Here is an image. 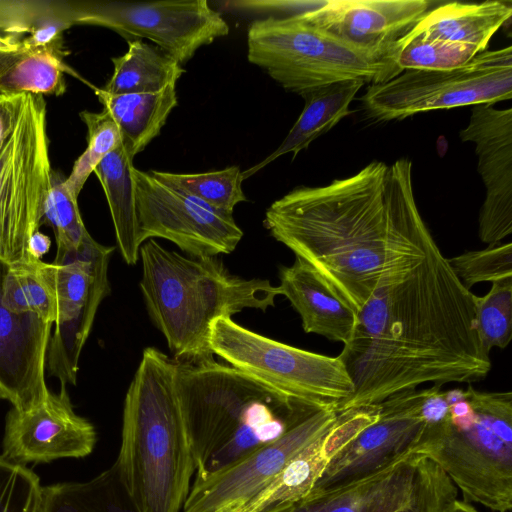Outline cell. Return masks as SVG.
Segmentation results:
<instances>
[{
  "mask_svg": "<svg viewBox=\"0 0 512 512\" xmlns=\"http://www.w3.org/2000/svg\"><path fill=\"white\" fill-rule=\"evenodd\" d=\"M475 297L434 240L415 267L382 279L338 355L354 385L338 412L424 384L485 378L491 360L475 329Z\"/></svg>",
  "mask_w": 512,
  "mask_h": 512,
  "instance_id": "1",
  "label": "cell"
},
{
  "mask_svg": "<svg viewBox=\"0 0 512 512\" xmlns=\"http://www.w3.org/2000/svg\"><path fill=\"white\" fill-rule=\"evenodd\" d=\"M271 236L358 313L390 274L415 267L434 240L416 204L412 162L372 161L321 187H297L266 210Z\"/></svg>",
  "mask_w": 512,
  "mask_h": 512,
  "instance_id": "2",
  "label": "cell"
},
{
  "mask_svg": "<svg viewBox=\"0 0 512 512\" xmlns=\"http://www.w3.org/2000/svg\"><path fill=\"white\" fill-rule=\"evenodd\" d=\"M175 372L174 358L146 347L126 392L114 465L140 512H180L196 471Z\"/></svg>",
  "mask_w": 512,
  "mask_h": 512,
  "instance_id": "3",
  "label": "cell"
},
{
  "mask_svg": "<svg viewBox=\"0 0 512 512\" xmlns=\"http://www.w3.org/2000/svg\"><path fill=\"white\" fill-rule=\"evenodd\" d=\"M139 259L146 309L176 360L212 356L208 342L216 319L247 308L266 311L280 295L267 279L241 278L217 257L185 256L154 239L141 245Z\"/></svg>",
  "mask_w": 512,
  "mask_h": 512,
  "instance_id": "4",
  "label": "cell"
},
{
  "mask_svg": "<svg viewBox=\"0 0 512 512\" xmlns=\"http://www.w3.org/2000/svg\"><path fill=\"white\" fill-rule=\"evenodd\" d=\"M472 409L425 426L410 453L437 464L466 502L496 512L512 509V393L468 386Z\"/></svg>",
  "mask_w": 512,
  "mask_h": 512,
  "instance_id": "5",
  "label": "cell"
},
{
  "mask_svg": "<svg viewBox=\"0 0 512 512\" xmlns=\"http://www.w3.org/2000/svg\"><path fill=\"white\" fill-rule=\"evenodd\" d=\"M391 53L356 49L291 13L257 19L247 30L249 62L298 95L341 80L390 81L402 73Z\"/></svg>",
  "mask_w": 512,
  "mask_h": 512,
  "instance_id": "6",
  "label": "cell"
},
{
  "mask_svg": "<svg viewBox=\"0 0 512 512\" xmlns=\"http://www.w3.org/2000/svg\"><path fill=\"white\" fill-rule=\"evenodd\" d=\"M208 343L213 355L288 397L306 412H338L354 394L353 382L339 356L287 345L232 318L213 322Z\"/></svg>",
  "mask_w": 512,
  "mask_h": 512,
  "instance_id": "7",
  "label": "cell"
},
{
  "mask_svg": "<svg viewBox=\"0 0 512 512\" xmlns=\"http://www.w3.org/2000/svg\"><path fill=\"white\" fill-rule=\"evenodd\" d=\"M52 172L46 101L26 93L0 151V261L6 266L32 259L28 244L42 226Z\"/></svg>",
  "mask_w": 512,
  "mask_h": 512,
  "instance_id": "8",
  "label": "cell"
},
{
  "mask_svg": "<svg viewBox=\"0 0 512 512\" xmlns=\"http://www.w3.org/2000/svg\"><path fill=\"white\" fill-rule=\"evenodd\" d=\"M512 97V47L486 50L468 64L450 70H405L362 97L377 121L403 120L438 109L493 105Z\"/></svg>",
  "mask_w": 512,
  "mask_h": 512,
  "instance_id": "9",
  "label": "cell"
},
{
  "mask_svg": "<svg viewBox=\"0 0 512 512\" xmlns=\"http://www.w3.org/2000/svg\"><path fill=\"white\" fill-rule=\"evenodd\" d=\"M67 1L74 25L105 27L126 39L147 38L181 65L200 47L229 33L226 21L206 0Z\"/></svg>",
  "mask_w": 512,
  "mask_h": 512,
  "instance_id": "10",
  "label": "cell"
},
{
  "mask_svg": "<svg viewBox=\"0 0 512 512\" xmlns=\"http://www.w3.org/2000/svg\"><path fill=\"white\" fill-rule=\"evenodd\" d=\"M114 247L88 235L79 248L51 263L57 295V318L46 356L49 375L61 387L75 385L79 359L96 312L110 293L108 266Z\"/></svg>",
  "mask_w": 512,
  "mask_h": 512,
  "instance_id": "11",
  "label": "cell"
},
{
  "mask_svg": "<svg viewBox=\"0 0 512 512\" xmlns=\"http://www.w3.org/2000/svg\"><path fill=\"white\" fill-rule=\"evenodd\" d=\"M175 361L176 392L197 471L232 435L247 404L269 386L213 355Z\"/></svg>",
  "mask_w": 512,
  "mask_h": 512,
  "instance_id": "12",
  "label": "cell"
},
{
  "mask_svg": "<svg viewBox=\"0 0 512 512\" xmlns=\"http://www.w3.org/2000/svg\"><path fill=\"white\" fill-rule=\"evenodd\" d=\"M142 244L154 238L174 243L190 257H217L237 247L243 231L233 215L173 188L150 171H133Z\"/></svg>",
  "mask_w": 512,
  "mask_h": 512,
  "instance_id": "13",
  "label": "cell"
},
{
  "mask_svg": "<svg viewBox=\"0 0 512 512\" xmlns=\"http://www.w3.org/2000/svg\"><path fill=\"white\" fill-rule=\"evenodd\" d=\"M337 418L338 412L334 410L317 411L297 418L277 440L205 478H195L183 511L239 512Z\"/></svg>",
  "mask_w": 512,
  "mask_h": 512,
  "instance_id": "14",
  "label": "cell"
},
{
  "mask_svg": "<svg viewBox=\"0 0 512 512\" xmlns=\"http://www.w3.org/2000/svg\"><path fill=\"white\" fill-rule=\"evenodd\" d=\"M429 389L405 390L378 403L377 419L333 455L311 492L362 479L410 453L425 427L421 406Z\"/></svg>",
  "mask_w": 512,
  "mask_h": 512,
  "instance_id": "15",
  "label": "cell"
},
{
  "mask_svg": "<svg viewBox=\"0 0 512 512\" xmlns=\"http://www.w3.org/2000/svg\"><path fill=\"white\" fill-rule=\"evenodd\" d=\"M431 6L427 0H326L297 2L288 13L356 49L389 53Z\"/></svg>",
  "mask_w": 512,
  "mask_h": 512,
  "instance_id": "16",
  "label": "cell"
},
{
  "mask_svg": "<svg viewBox=\"0 0 512 512\" xmlns=\"http://www.w3.org/2000/svg\"><path fill=\"white\" fill-rule=\"evenodd\" d=\"M96 441L95 427L74 411L66 387H61L29 409L8 411L2 455L22 465L83 458Z\"/></svg>",
  "mask_w": 512,
  "mask_h": 512,
  "instance_id": "17",
  "label": "cell"
},
{
  "mask_svg": "<svg viewBox=\"0 0 512 512\" xmlns=\"http://www.w3.org/2000/svg\"><path fill=\"white\" fill-rule=\"evenodd\" d=\"M459 137L475 144L478 172L486 188L478 219L479 238L488 245L500 243L512 233V109L473 106Z\"/></svg>",
  "mask_w": 512,
  "mask_h": 512,
  "instance_id": "18",
  "label": "cell"
},
{
  "mask_svg": "<svg viewBox=\"0 0 512 512\" xmlns=\"http://www.w3.org/2000/svg\"><path fill=\"white\" fill-rule=\"evenodd\" d=\"M6 265L0 261V388L12 407L25 410L43 401L51 321L33 313H17L1 302Z\"/></svg>",
  "mask_w": 512,
  "mask_h": 512,
  "instance_id": "19",
  "label": "cell"
},
{
  "mask_svg": "<svg viewBox=\"0 0 512 512\" xmlns=\"http://www.w3.org/2000/svg\"><path fill=\"white\" fill-rule=\"evenodd\" d=\"M419 457L408 453L362 479L310 492L281 512H395L410 497Z\"/></svg>",
  "mask_w": 512,
  "mask_h": 512,
  "instance_id": "20",
  "label": "cell"
},
{
  "mask_svg": "<svg viewBox=\"0 0 512 512\" xmlns=\"http://www.w3.org/2000/svg\"><path fill=\"white\" fill-rule=\"evenodd\" d=\"M280 295L299 314L303 330L347 344L357 324V314L334 295L315 270L300 258L279 270Z\"/></svg>",
  "mask_w": 512,
  "mask_h": 512,
  "instance_id": "21",
  "label": "cell"
},
{
  "mask_svg": "<svg viewBox=\"0 0 512 512\" xmlns=\"http://www.w3.org/2000/svg\"><path fill=\"white\" fill-rule=\"evenodd\" d=\"M351 437L349 428L338 417L239 512H281L305 498L329 460L348 444Z\"/></svg>",
  "mask_w": 512,
  "mask_h": 512,
  "instance_id": "22",
  "label": "cell"
},
{
  "mask_svg": "<svg viewBox=\"0 0 512 512\" xmlns=\"http://www.w3.org/2000/svg\"><path fill=\"white\" fill-rule=\"evenodd\" d=\"M511 16V1L450 2L429 10L411 31L482 53L488 50L493 35L510 21Z\"/></svg>",
  "mask_w": 512,
  "mask_h": 512,
  "instance_id": "23",
  "label": "cell"
},
{
  "mask_svg": "<svg viewBox=\"0 0 512 512\" xmlns=\"http://www.w3.org/2000/svg\"><path fill=\"white\" fill-rule=\"evenodd\" d=\"M364 84L362 79L341 80L302 93L304 108L285 139L269 156L242 172L243 179L282 155L292 153L294 159L312 141L330 131L351 113L349 105Z\"/></svg>",
  "mask_w": 512,
  "mask_h": 512,
  "instance_id": "24",
  "label": "cell"
},
{
  "mask_svg": "<svg viewBox=\"0 0 512 512\" xmlns=\"http://www.w3.org/2000/svg\"><path fill=\"white\" fill-rule=\"evenodd\" d=\"M66 55V51L23 41L17 50L0 52V94L61 96L66 92L65 74L93 89L94 85L65 62Z\"/></svg>",
  "mask_w": 512,
  "mask_h": 512,
  "instance_id": "25",
  "label": "cell"
},
{
  "mask_svg": "<svg viewBox=\"0 0 512 512\" xmlns=\"http://www.w3.org/2000/svg\"><path fill=\"white\" fill-rule=\"evenodd\" d=\"M134 157L122 142L93 172L107 199L118 250L128 265L137 263L142 245L133 178Z\"/></svg>",
  "mask_w": 512,
  "mask_h": 512,
  "instance_id": "26",
  "label": "cell"
},
{
  "mask_svg": "<svg viewBox=\"0 0 512 512\" xmlns=\"http://www.w3.org/2000/svg\"><path fill=\"white\" fill-rule=\"evenodd\" d=\"M94 93L118 125L123 143L135 156L160 134L177 106L176 84L150 93L109 94L94 87Z\"/></svg>",
  "mask_w": 512,
  "mask_h": 512,
  "instance_id": "27",
  "label": "cell"
},
{
  "mask_svg": "<svg viewBox=\"0 0 512 512\" xmlns=\"http://www.w3.org/2000/svg\"><path fill=\"white\" fill-rule=\"evenodd\" d=\"M111 61L113 73L101 89L114 95L157 92L185 72L173 57L141 39H128L127 52Z\"/></svg>",
  "mask_w": 512,
  "mask_h": 512,
  "instance_id": "28",
  "label": "cell"
},
{
  "mask_svg": "<svg viewBox=\"0 0 512 512\" xmlns=\"http://www.w3.org/2000/svg\"><path fill=\"white\" fill-rule=\"evenodd\" d=\"M39 512H140L113 464L84 482L42 487Z\"/></svg>",
  "mask_w": 512,
  "mask_h": 512,
  "instance_id": "29",
  "label": "cell"
},
{
  "mask_svg": "<svg viewBox=\"0 0 512 512\" xmlns=\"http://www.w3.org/2000/svg\"><path fill=\"white\" fill-rule=\"evenodd\" d=\"M1 302L13 312L33 313L54 324L57 295L51 263L30 259L6 266Z\"/></svg>",
  "mask_w": 512,
  "mask_h": 512,
  "instance_id": "30",
  "label": "cell"
},
{
  "mask_svg": "<svg viewBox=\"0 0 512 512\" xmlns=\"http://www.w3.org/2000/svg\"><path fill=\"white\" fill-rule=\"evenodd\" d=\"M159 181L227 214L246 201L242 189L243 176L238 166L204 173L181 174L150 171Z\"/></svg>",
  "mask_w": 512,
  "mask_h": 512,
  "instance_id": "31",
  "label": "cell"
},
{
  "mask_svg": "<svg viewBox=\"0 0 512 512\" xmlns=\"http://www.w3.org/2000/svg\"><path fill=\"white\" fill-rule=\"evenodd\" d=\"M478 54L475 49L448 44L409 31L392 49V59L405 70H450L468 64Z\"/></svg>",
  "mask_w": 512,
  "mask_h": 512,
  "instance_id": "32",
  "label": "cell"
},
{
  "mask_svg": "<svg viewBox=\"0 0 512 512\" xmlns=\"http://www.w3.org/2000/svg\"><path fill=\"white\" fill-rule=\"evenodd\" d=\"M87 127V147L75 161L71 173L64 180L66 188L78 198L87 179L97 165L122 142L121 131L105 110L82 111L79 114Z\"/></svg>",
  "mask_w": 512,
  "mask_h": 512,
  "instance_id": "33",
  "label": "cell"
},
{
  "mask_svg": "<svg viewBox=\"0 0 512 512\" xmlns=\"http://www.w3.org/2000/svg\"><path fill=\"white\" fill-rule=\"evenodd\" d=\"M64 180L60 173L52 172L41 222L53 230L57 245L55 256L76 250L90 235L80 214L78 198L66 188Z\"/></svg>",
  "mask_w": 512,
  "mask_h": 512,
  "instance_id": "34",
  "label": "cell"
},
{
  "mask_svg": "<svg viewBox=\"0 0 512 512\" xmlns=\"http://www.w3.org/2000/svg\"><path fill=\"white\" fill-rule=\"evenodd\" d=\"M475 329L484 352L504 349L512 337V279L492 283L484 296L475 297Z\"/></svg>",
  "mask_w": 512,
  "mask_h": 512,
  "instance_id": "35",
  "label": "cell"
},
{
  "mask_svg": "<svg viewBox=\"0 0 512 512\" xmlns=\"http://www.w3.org/2000/svg\"><path fill=\"white\" fill-rule=\"evenodd\" d=\"M448 262L467 289L480 282L512 279V243H496L481 250L466 251Z\"/></svg>",
  "mask_w": 512,
  "mask_h": 512,
  "instance_id": "36",
  "label": "cell"
},
{
  "mask_svg": "<svg viewBox=\"0 0 512 512\" xmlns=\"http://www.w3.org/2000/svg\"><path fill=\"white\" fill-rule=\"evenodd\" d=\"M457 495L458 489L447 474L420 456L410 497L395 512H446Z\"/></svg>",
  "mask_w": 512,
  "mask_h": 512,
  "instance_id": "37",
  "label": "cell"
},
{
  "mask_svg": "<svg viewBox=\"0 0 512 512\" xmlns=\"http://www.w3.org/2000/svg\"><path fill=\"white\" fill-rule=\"evenodd\" d=\"M41 495L31 469L0 455V512H39Z\"/></svg>",
  "mask_w": 512,
  "mask_h": 512,
  "instance_id": "38",
  "label": "cell"
},
{
  "mask_svg": "<svg viewBox=\"0 0 512 512\" xmlns=\"http://www.w3.org/2000/svg\"><path fill=\"white\" fill-rule=\"evenodd\" d=\"M52 4L53 0H0V36L24 38Z\"/></svg>",
  "mask_w": 512,
  "mask_h": 512,
  "instance_id": "39",
  "label": "cell"
},
{
  "mask_svg": "<svg viewBox=\"0 0 512 512\" xmlns=\"http://www.w3.org/2000/svg\"><path fill=\"white\" fill-rule=\"evenodd\" d=\"M74 26L67 0H53L51 8L34 24L22 41L35 47H51L66 51L63 34Z\"/></svg>",
  "mask_w": 512,
  "mask_h": 512,
  "instance_id": "40",
  "label": "cell"
},
{
  "mask_svg": "<svg viewBox=\"0 0 512 512\" xmlns=\"http://www.w3.org/2000/svg\"><path fill=\"white\" fill-rule=\"evenodd\" d=\"M25 94H0V151L20 115Z\"/></svg>",
  "mask_w": 512,
  "mask_h": 512,
  "instance_id": "41",
  "label": "cell"
},
{
  "mask_svg": "<svg viewBox=\"0 0 512 512\" xmlns=\"http://www.w3.org/2000/svg\"><path fill=\"white\" fill-rule=\"evenodd\" d=\"M421 415L425 426L439 424L449 416V404L441 388L430 387L427 396L422 402Z\"/></svg>",
  "mask_w": 512,
  "mask_h": 512,
  "instance_id": "42",
  "label": "cell"
},
{
  "mask_svg": "<svg viewBox=\"0 0 512 512\" xmlns=\"http://www.w3.org/2000/svg\"><path fill=\"white\" fill-rule=\"evenodd\" d=\"M51 246L50 238L37 230L30 238L28 252L32 259L42 260V257L49 252Z\"/></svg>",
  "mask_w": 512,
  "mask_h": 512,
  "instance_id": "43",
  "label": "cell"
},
{
  "mask_svg": "<svg viewBox=\"0 0 512 512\" xmlns=\"http://www.w3.org/2000/svg\"><path fill=\"white\" fill-rule=\"evenodd\" d=\"M22 39L0 36V52L17 50L22 45Z\"/></svg>",
  "mask_w": 512,
  "mask_h": 512,
  "instance_id": "44",
  "label": "cell"
},
{
  "mask_svg": "<svg viewBox=\"0 0 512 512\" xmlns=\"http://www.w3.org/2000/svg\"><path fill=\"white\" fill-rule=\"evenodd\" d=\"M446 512H479L474 506L466 501L455 499Z\"/></svg>",
  "mask_w": 512,
  "mask_h": 512,
  "instance_id": "45",
  "label": "cell"
},
{
  "mask_svg": "<svg viewBox=\"0 0 512 512\" xmlns=\"http://www.w3.org/2000/svg\"><path fill=\"white\" fill-rule=\"evenodd\" d=\"M444 394L449 406L466 399V391L463 389H452L445 391Z\"/></svg>",
  "mask_w": 512,
  "mask_h": 512,
  "instance_id": "46",
  "label": "cell"
},
{
  "mask_svg": "<svg viewBox=\"0 0 512 512\" xmlns=\"http://www.w3.org/2000/svg\"><path fill=\"white\" fill-rule=\"evenodd\" d=\"M1 400H5V396H4L3 391H2V390H1V388H0V401H1Z\"/></svg>",
  "mask_w": 512,
  "mask_h": 512,
  "instance_id": "47",
  "label": "cell"
}]
</instances>
